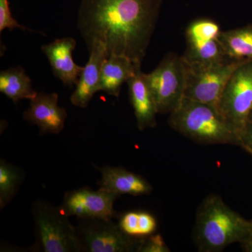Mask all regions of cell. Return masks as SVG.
<instances>
[{"label": "cell", "mask_w": 252, "mask_h": 252, "mask_svg": "<svg viewBox=\"0 0 252 252\" xmlns=\"http://www.w3.org/2000/svg\"><path fill=\"white\" fill-rule=\"evenodd\" d=\"M169 124L182 135L203 144H234L239 137L220 111L209 104L184 98L170 114Z\"/></svg>", "instance_id": "3957f363"}, {"label": "cell", "mask_w": 252, "mask_h": 252, "mask_svg": "<svg viewBox=\"0 0 252 252\" xmlns=\"http://www.w3.org/2000/svg\"><path fill=\"white\" fill-rule=\"evenodd\" d=\"M246 61L228 59L212 64H198L186 62L184 60L186 67L185 97L218 109L227 83L237 68Z\"/></svg>", "instance_id": "5b68a950"}, {"label": "cell", "mask_w": 252, "mask_h": 252, "mask_svg": "<svg viewBox=\"0 0 252 252\" xmlns=\"http://www.w3.org/2000/svg\"><path fill=\"white\" fill-rule=\"evenodd\" d=\"M220 41L228 59L252 61V26L221 31Z\"/></svg>", "instance_id": "ac0fdd59"}, {"label": "cell", "mask_w": 252, "mask_h": 252, "mask_svg": "<svg viewBox=\"0 0 252 252\" xmlns=\"http://www.w3.org/2000/svg\"><path fill=\"white\" fill-rule=\"evenodd\" d=\"M220 26L209 18L195 20L186 31L187 50L182 58L186 62L212 64L228 60L220 45Z\"/></svg>", "instance_id": "9c48e42d"}, {"label": "cell", "mask_w": 252, "mask_h": 252, "mask_svg": "<svg viewBox=\"0 0 252 252\" xmlns=\"http://www.w3.org/2000/svg\"><path fill=\"white\" fill-rule=\"evenodd\" d=\"M252 231L247 220L215 194L200 205L195 226V241L199 251L221 252L232 244L246 243Z\"/></svg>", "instance_id": "7a4b0ae2"}, {"label": "cell", "mask_w": 252, "mask_h": 252, "mask_svg": "<svg viewBox=\"0 0 252 252\" xmlns=\"http://www.w3.org/2000/svg\"><path fill=\"white\" fill-rule=\"evenodd\" d=\"M101 179L99 188L113 193L134 196L148 195L153 187L142 176L137 175L122 167L106 166L99 168Z\"/></svg>", "instance_id": "9a60e30c"}, {"label": "cell", "mask_w": 252, "mask_h": 252, "mask_svg": "<svg viewBox=\"0 0 252 252\" xmlns=\"http://www.w3.org/2000/svg\"><path fill=\"white\" fill-rule=\"evenodd\" d=\"M35 243L33 249L42 252H81L76 230L60 207L37 200L32 205Z\"/></svg>", "instance_id": "277c9868"}, {"label": "cell", "mask_w": 252, "mask_h": 252, "mask_svg": "<svg viewBox=\"0 0 252 252\" xmlns=\"http://www.w3.org/2000/svg\"><path fill=\"white\" fill-rule=\"evenodd\" d=\"M77 41L72 37L57 39L41 46V51L49 60L53 72L64 86L72 88L77 85L84 67L74 63L72 53Z\"/></svg>", "instance_id": "7c38bea8"}, {"label": "cell", "mask_w": 252, "mask_h": 252, "mask_svg": "<svg viewBox=\"0 0 252 252\" xmlns=\"http://www.w3.org/2000/svg\"><path fill=\"white\" fill-rule=\"evenodd\" d=\"M16 28L32 31V30L20 25L13 17L10 10L9 0H0V33L6 29L13 31Z\"/></svg>", "instance_id": "44dd1931"}, {"label": "cell", "mask_w": 252, "mask_h": 252, "mask_svg": "<svg viewBox=\"0 0 252 252\" xmlns=\"http://www.w3.org/2000/svg\"><path fill=\"white\" fill-rule=\"evenodd\" d=\"M158 114H170L185 98L186 67L182 56L170 53L152 72L146 74Z\"/></svg>", "instance_id": "8992f818"}, {"label": "cell", "mask_w": 252, "mask_h": 252, "mask_svg": "<svg viewBox=\"0 0 252 252\" xmlns=\"http://www.w3.org/2000/svg\"><path fill=\"white\" fill-rule=\"evenodd\" d=\"M119 197L104 189L94 190L89 187H82L64 194L60 208L68 217L114 220L118 217L114 205Z\"/></svg>", "instance_id": "30bf717a"}, {"label": "cell", "mask_w": 252, "mask_h": 252, "mask_svg": "<svg viewBox=\"0 0 252 252\" xmlns=\"http://www.w3.org/2000/svg\"><path fill=\"white\" fill-rule=\"evenodd\" d=\"M129 97L137 120V127L142 131L157 126V104L147 83L145 73L141 67L127 82Z\"/></svg>", "instance_id": "5bb4252c"}, {"label": "cell", "mask_w": 252, "mask_h": 252, "mask_svg": "<svg viewBox=\"0 0 252 252\" xmlns=\"http://www.w3.org/2000/svg\"><path fill=\"white\" fill-rule=\"evenodd\" d=\"M76 227L81 252H137L140 238L123 231L113 220L77 219Z\"/></svg>", "instance_id": "ba28073f"}, {"label": "cell", "mask_w": 252, "mask_h": 252, "mask_svg": "<svg viewBox=\"0 0 252 252\" xmlns=\"http://www.w3.org/2000/svg\"><path fill=\"white\" fill-rule=\"evenodd\" d=\"M157 220L153 215L144 211H138L139 238L154 234L157 230Z\"/></svg>", "instance_id": "7402d4cb"}, {"label": "cell", "mask_w": 252, "mask_h": 252, "mask_svg": "<svg viewBox=\"0 0 252 252\" xmlns=\"http://www.w3.org/2000/svg\"><path fill=\"white\" fill-rule=\"evenodd\" d=\"M244 250L248 252H252V231L246 243L243 244Z\"/></svg>", "instance_id": "cb8c5ba5"}, {"label": "cell", "mask_w": 252, "mask_h": 252, "mask_svg": "<svg viewBox=\"0 0 252 252\" xmlns=\"http://www.w3.org/2000/svg\"><path fill=\"white\" fill-rule=\"evenodd\" d=\"M239 146L252 156V118H250L240 136Z\"/></svg>", "instance_id": "603a6c76"}, {"label": "cell", "mask_w": 252, "mask_h": 252, "mask_svg": "<svg viewBox=\"0 0 252 252\" xmlns=\"http://www.w3.org/2000/svg\"><path fill=\"white\" fill-rule=\"evenodd\" d=\"M24 172L6 160H0V209L11 203L24 180Z\"/></svg>", "instance_id": "d6986e66"}, {"label": "cell", "mask_w": 252, "mask_h": 252, "mask_svg": "<svg viewBox=\"0 0 252 252\" xmlns=\"http://www.w3.org/2000/svg\"><path fill=\"white\" fill-rule=\"evenodd\" d=\"M250 118H252V112H251V114H250Z\"/></svg>", "instance_id": "d4e9b609"}, {"label": "cell", "mask_w": 252, "mask_h": 252, "mask_svg": "<svg viewBox=\"0 0 252 252\" xmlns=\"http://www.w3.org/2000/svg\"><path fill=\"white\" fill-rule=\"evenodd\" d=\"M0 92L14 103L23 99L31 100L37 94L33 89L31 78L20 66L0 72Z\"/></svg>", "instance_id": "e0dca14e"}, {"label": "cell", "mask_w": 252, "mask_h": 252, "mask_svg": "<svg viewBox=\"0 0 252 252\" xmlns=\"http://www.w3.org/2000/svg\"><path fill=\"white\" fill-rule=\"evenodd\" d=\"M67 117L66 109L59 105L56 93H37L31 99L29 108L23 113L24 120L38 126L41 135L59 134L64 128Z\"/></svg>", "instance_id": "8fae6325"}, {"label": "cell", "mask_w": 252, "mask_h": 252, "mask_svg": "<svg viewBox=\"0 0 252 252\" xmlns=\"http://www.w3.org/2000/svg\"><path fill=\"white\" fill-rule=\"evenodd\" d=\"M218 110L239 137L252 111V61L240 64L225 86Z\"/></svg>", "instance_id": "52a82bcc"}, {"label": "cell", "mask_w": 252, "mask_h": 252, "mask_svg": "<svg viewBox=\"0 0 252 252\" xmlns=\"http://www.w3.org/2000/svg\"><path fill=\"white\" fill-rule=\"evenodd\" d=\"M137 252H170V248L160 235H150L140 238Z\"/></svg>", "instance_id": "ffe728a7"}, {"label": "cell", "mask_w": 252, "mask_h": 252, "mask_svg": "<svg viewBox=\"0 0 252 252\" xmlns=\"http://www.w3.org/2000/svg\"><path fill=\"white\" fill-rule=\"evenodd\" d=\"M89 51V61L70 97L71 103L80 108L87 107L94 94L98 92L101 69L104 61L108 57L105 49L100 44L91 46Z\"/></svg>", "instance_id": "4fadbf2b"}, {"label": "cell", "mask_w": 252, "mask_h": 252, "mask_svg": "<svg viewBox=\"0 0 252 252\" xmlns=\"http://www.w3.org/2000/svg\"><path fill=\"white\" fill-rule=\"evenodd\" d=\"M141 64L122 56H109L105 59L99 79V91L119 97L123 84L133 77Z\"/></svg>", "instance_id": "2e32d148"}, {"label": "cell", "mask_w": 252, "mask_h": 252, "mask_svg": "<svg viewBox=\"0 0 252 252\" xmlns=\"http://www.w3.org/2000/svg\"><path fill=\"white\" fill-rule=\"evenodd\" d=\"M162 0H81L77 27L88 49L103 46L109 56L137 64L145 57Z\"/></svg>", "instance_id": "6da1fadb"}]
</instances>
